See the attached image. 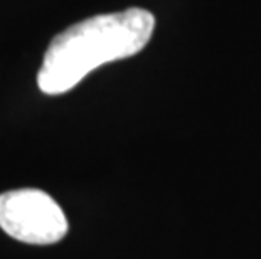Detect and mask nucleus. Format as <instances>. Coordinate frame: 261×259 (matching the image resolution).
<instances>
[{
	"label": "nucleus",
	"instance_id": "f257e3e1",
	"mask_svg": "<svg viewBox=\"0 0 261 259\" xmlns=\"http://www.w3.org/2000/svg\"><path fill=\"white\" fill-rule=\"evenodd\" d=\"M153 31V14L138 7L94 15L69 25L44 52L37 73L39 90L51 96L73 90L99 66L138 54Z\"/></svg>",
	"mask_w": 261,
	"mask_h": 259
},
{
	"label": "nucleus",
	"instance_id": "f03ea898",
	"mask_svg": "<svg viewBox=\"0 0 261 259\" xmlns=\"http://www.w3.org/2000/svg\"><path fill=\"white\" fill-rule=\"evenodd\" d=\"M0 227L27 244H54L68 233V220L51 195L37 189L9 190L0 195Z\"/></svg>",
	"mask_w": 261,
	"mask_h": 259
}]
</instances>
